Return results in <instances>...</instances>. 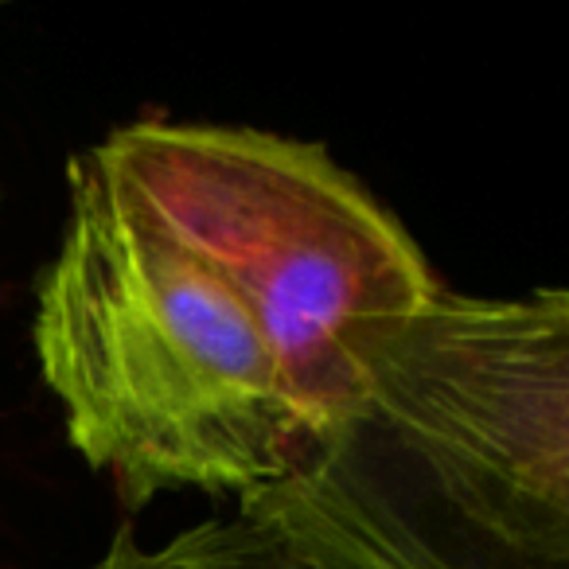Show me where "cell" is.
Wrapping results in <instances>:
<instances>
[{
	"mask_svg": "<svg viewBox=\"0 0 569 569\" xmlns=\"http://www.w3.org/2000/svg\"><path fill=\"white\" fill-rule=\"evenodd\" d=\"M36 356L67 437L126 503L246 496L312 457L246 297L82 152L36 289Z\"/></svg>",
	"mask_w": 569,
	"mask_h": 569,
	"instance_id": "1",
	"label": "cell"
},
{
	"mask_svg": "<svg viewBox=\"0 0 569 569\" xmlns=\"http://www.w3.org/2000/svg\"><path fill=\"white\" fill-rule=\"evenodd\" d=\"M90 152L246 297L309 449L359 421L390 351L441 293L410 230L293 137L137 121Z\"/></svg>",
	"mask_w": 569,
	"mask_h": 569,
	"instance_id": "2",
	"label": "cell"
},
{
	"mask_svg": "<svg viewBox=\"0 0 569 569\" xmlns=\"http://www.w3.org/2000/svg\"><path fill=\"white\" fill-rule=\"evenodd\" d=\"M325 449L452 569H566V289H441Z\"/></svg>",
	"mask_w": 569,
	"mask_h": 569,
	"instance_id": "3",
	"label": "cell"
},
{
	"mask_svg": "<svg viewBox=\"0 0 569 569\" xmlns=\"http://www.w3.org/2000/svg\"><path fill=\"white\" fill-rule=\"evenodd\" d=\"M90 569H452L332 452L238 496L234 515L196 522L164 546L121 530Z\"/></svg>",
	"mask_w": 569,
	"mask_h": 569,
	"instance_id": "4",
	"label": "cell"
}]
</instances>
